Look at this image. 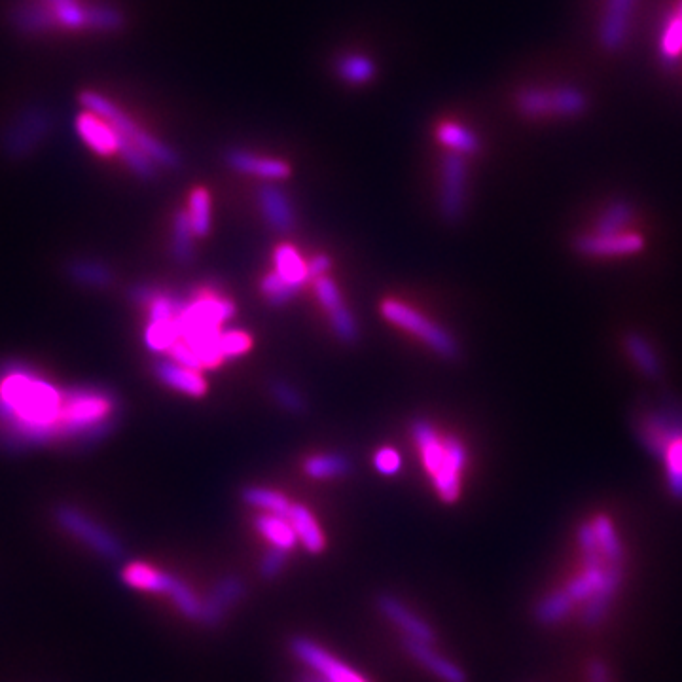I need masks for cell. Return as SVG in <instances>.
<instances>
[{"mask_svg": "<svg viewBox=\"0 0 682 682\" xmlns=\"http://www.w3.org/2000/svg\"><path fill=\"white\" fill-rule=\"evenodd\" d=\"M67 389L31 364H0V448L29 451L65 440Z\"/></svg>", "mask_w": 682, "mask_h": 682, "instance_id": "cell-1", "label": "cell"}, {"mask_svg": "<svg viewBox=\"0 0 682 682\" xmlns=\"http://www.w3.org/2000/svg\"><path fill=\"white\" fill-rule=\"evenodd\" d=\"M576 540L580 546V575L565 584V592L582 605L580 620L586 628L599 626L611 611L612 601L624 584V561H614L599 550L592 521L578 527Z\"/></svg>", "mask_w": 682, "mask_h": 682, "instance_id": "cell-2", "label": "cell"}, {"mask_svg": "<svg viewBox=\"0 0 682 682\" xmlns=\"http://www.w3.org/2000/svg\"><path fill=\"white\" fill-rule=\"evenodd\" d=\"M80 105L84 110H90L93 114L105 118L110 126L114 127L126 141L135 144L139 150H143L148 158H152L156 165L177 169L180 165V156L169 146L162 143L158 137L148 133L139 126L127 112L118 107L114 101H110L105 95L97 91H84L80 95Z\"/></svg>", "mask_w": 682, "mask_h": 682, "instance_id": "cell-3", "label": "cell"}, {"mask_svg": "<svg viewBox=\"0 0 682 682\" xmlns=\"http://www.w3.org/2000/svg\"><path fill=\"white\" fill-rule=\"evenodd\" d=\"M46 31H116L124 25L122 14L107 4L82 0H35Z\"/></svg>", "mask_w": 682, "mask_h": 682, "instance_id": "cell-4", "label": "cell"}, {"mask_svg": "<svg viewBox=\"0 0 682 682\" xmlns=\"http://www.w3.org/2000/svg\"><path fill=\"white\" fill-rule=\"evenodd\" d=\"M588 95L576 86H527L516 95V108L521 116L537 120L546 116L576 118L588 110Z\"/></svg>", "mask_w": 682, "mask_h": 682, "instance_id": "cell-5", "label": "cell"}, {"mask_svg": "<svg viewBox=\"0 0 682 682\" xmlns=\"http://www.w3.org/2000/svg\"><path fill=\"white\" fill-rule=\"evenodd\" d=\"M54 520L72 539L82 542L103 559L118 561L126 554L122 540L74 504H59L54 510Z\"/></svg>", "mask_w": 682, "mask_h": 682, "instance_id": "cell-6", "label": "cell"}, {"mask_svg": "<svg viewBox=\"0 0 682 682\" xmlns=\"http://www.w3.org/2000/svg\"><path fill=\"white\" fill-rule=\"evenodd\" d=\"M381 313L387 321L412 332L419 340L431 345L438 355H442L446 359L457 357L459 347H457V341L453 340V336L449 334L448 330L432 323L431 319H427L425 315H421L413 307L406 306L404 302H398V300H385L381 306Z\"/></svg>", "mask_w": 682, "mask_h": 682, "instance_id": "cell-7", "label": "cell"}, {"mask_svg": "<svg viewBox=\"0 0 682 682\" xmlns=\"http://www.w3.org/2000/svg\"><path fill=\"white\" fill-rule=\"evenodd\" d=\"M637 440L648 453L662 461L667 446L682 434V408L665 404L658 410L639 415L635 423Z\"/></svg>", "mask_w": 682, "mask_h": 682, "instance_id": "cell-8", "label": "cell"}, {"mask_svg": "<svg viewBox=\"0 0 682 682\" xmlns=\"http://www.w3.org/2000/svg\"><path fill=\"white\" fill-rule=\"evenodd\" d=\"M52 127V118L44 108H29L6 127L2 133V150L12 160H21L35 152L36 146L46 139Z\"/></svg>", "mask_w": 682, "mask_h": 682, "instance_id": "cell-9", "label": "cell"}, {"mask_svg": "<svg viewBox=\"0 0 682 682\" xmlns=\"http://www.w3.org/2000/svg\"><path fill=\"white\" fill-rule=\"evenodd\" d=\"M290 652L306 664L313 673L328 682H368L353 667L343 664L336 656H332L326 648L313 643L307 637H294L290 641Z\"/></svg>", "mask_w": 682, "mask_h": 682, "instance_id": "cell-10", "label": "cell"}, {"mask_svg": "<svg viewBox=\"0 0 682 682\" xmlns=\"http://www.w3.org/2000/svg\"><path fill=\"white\" fill-rule=\"evenodd\" d=\"M467 203V162L461 154L448 152L442 160L440 211L449 222H457Z\"/></svg>", "mask_w": 682, "mask_h": 682, "instance_id": "cell-11", "label": "cell"}, {"mask_svg": "<svg viewBox=\"0 0 682 682\" xmlns=\"http://www.w3.org/2000/svg\"><path fill=\"white\" fill-rule=\"evenodd\" d=\"M637 0H607L599 21L597 38L605 52L618 54L624 50L631 29V16Z\"/></svg>", "mask_w": 682, "mask_h": 682, "instance_id": "cell-12", "label": "cell"}, {"mask_svg": "<svg viewBox=\"0 0 682 682\" xmlns=\"http://www.w3.org/2000/svg\"><path fill=\"white\" fill-rule=\"evenodd\" d=\"M243 595H245V584L241 578L234 575L220 578L213 586V590L207 593V597L201 599L199 624H203L205 628L220 626L228 611L243 599Z\"/></svg>", "mask_w": 682, "mask_h": 682, "instance_id": "cell-13", "label": "cell"}, {"mask_svg": "<svg viewBox=\"0 0 682 682\" xmlns=\"http://www.w3.org/2000/svg\"><path fill=\"white\" fill-rule=\"evenodd\" d=\"M74 129L80 141L97 156H103V158L118 156L122 137L105 118L93 114L90 110H82L74 120Z\"/></svg>", "mask_w": 682, "mask_h": 682, "instance_id": "cell-14", "label": "cell"}, {"mask_svg": "<svg viewBox=\"0 0 682 682\" xmlns=\"http://www.w3.org/2000/svg\"><path fill=\"white\" fill-rule=\"evenodd\" d=\"M444 461L438 472L432 476L438 495L446 503H455L461 491V472L467 465V449L459 438L448 436L444 442Z\"/></svg>", "mask_w": 682, "mask_h": 682, "instance_id": "cell-15", "label": "cell"}, {"mask_svg": "<svg viewBox=\"0 0 682 682\" xmlns=\"http://www.w3.org/2000/svg\"><path fill=\"white\" fill-rule=\"evenodd\" d=\"M576 251L584 256L611 258V256H631L645 249V237L641 234H588L580 235L575 241Z\"/></svg>", "mask_w": 682, "mask_h": 682, "instance_id": "cell-16", "label": "cell"}, {"mask_svg": "<svg viewBox=\"0 0 682 682\" xmlns=\"http://www.w3.org/2000/svg\"><path fill=\"white\" fill-rule=\"evenodd\" d=\"M377 609L389 622H393L396 628L404 631L406 639L432 645L434 631H432L431 626L423 618H419L415 612L410 611L395 595H391V593L379 595L377 597Z\"/></svg>", "mask_w": 682, "mask_h": 682, "instance_id": "cell-17", "label": "cell"}, {"mask_svg": "<svg viewBox=\"0 0 682 682\" xmlns=\"http://www.w3.org/2000/svg\"><path fill=\"white\" fill-rule=\"evenodd\" d=\"M226 162L237 173H245V175L260 177V179L283 180L290 175V165L283 160L262 158V156H256V154H252L249 150H243V148L230 150L226 154Z\"/></svg>", "mask_w": 682, "mask_h": 682, "instance_id": "cell-18", "label": "cell"}, {"mask_svg": "<svg viewBox=\"0 0 682 682\" xmlns=\"http://www.w3.org/2000/svg\"><path fill=\"white\" fill-rule=\"evenodd\" d=\"M258 201H260L262 215L271 228H275L277 232H290L294 228L296 216H294L292 203L277 184H270V182L262 184L258 188Z\"/></svg>", "mask_w": 682, "mask_h": 682, "instance_id": "cell-19", "label": "cell"}, {"mask_svg": "<svg viewBox=\"0 0 682 682\" xmlns=\"http://www.w3.org/2000/svg\"><path fill=\"white\" fill-rule=\"evenodd\" d=\"M404 648L417 664L423 665L434 677L444 682H467V673L446 656L438 654L429 643L404 639Z\"/></svg>", "mask_w": 682, "mask_h": 682, "instance_id": "cell-20", "label": "cell"}, {"mask_svg": "<svg viewBox=\"0 0 682 682\" xmlns=\"http://www.w3.org/2000/svg\"><path fill=\"white\" fill-rule=\"evenodd\" d=\"M154 376L163 385L179 391L182 395L203 396L207 393V381L198 370H190L186 366H180L175 360H158L154 366Z\"/></svg>", "mask_w": 682, "mask_h": 682, "instance_id": "cell-21", "label": "cell"}, {"mask_svg": "<svg viewBox=\"0 0 682 682\" xmlns=\"http://www.w3.org/2000/svg\"><path fill=\"white\" fill-rule=\"evenodd\" d=\"M122 580L126 586L133 588V590H139V592L169 595L179 578L137 561V563H129L126 569L122 571Z\"/></svg>", "mask_w": 682, "mask_h": 682, "instance_id": "cell-22", "label": "cell"}, {"mask_svg": "<svg viewBox=\"0 0 682 682\" xmlns=\"http://www.w3.org/2000/svg\"><path fill=\"white\" fill-rule=\"evenodd\" d=\"M288 521L298 537V542L304 544L307 552L319 554L324 550V535L313 514L302 504H290L287 514Z\"/></svg>", "mask_w": 682, "mask_h": 682, "instance_id": "cell-23", "label": "cell"}, {"mask_svg": "<svg viewBox=\"0 0 682 682\" xmlns=\"http://www.w3.org/2000/svg\"><path fill=\"white\" fill-rule=\"evenodd\" d=\"M412 434L417 448L421 451L423 465L434 476L444 461V444L440 442L436 429L427 419H415L412 423Z\"/></svg>", "mask_w": 682, "mask_h": 682, "instance_id": "cell-24", "label": "cell"}, {"mask_svg": "<svg viewBox=\"0 0 682 682\" xmlns=\"http://www.w3.org/2000/svg\"><path fill=\"white\" fill-rule=\"evenodd\" d=\"M254 525L258 529V533L268 540L273 548H281V550L290 552L298 544V537H296L287 516L262 514L254 520Z\"/></svg>", "mask_w": 682, "mask_h": 682, "instance_id": "cell-25", "label": "cell"}, {"mask_svg": "<svg viewBox=\"0 0 682 682\" xmlns=\"http://www.w3.org/2000/svg\"><path fill=\"white\" fill-rule=\"evenodd\" d=\"M336 72L349 86H364L376 78L377 65L364 54H343L336 61Z\"/></svg>", "mask_w": 682, "mask_h": 682, "instance_id": "cell-26", "label": "cell"}, {"mask_svg": "<svg viewBox=\"0 0 682 682\" xmlns=\"http://www.w3.org/2000/svg\"><path fill=\"white\" fill-rule=\"evenodd\" d=\"M67 275L74 283L82 287L107 288L112 285L114 273L108 268L107 264L99 260H88V258H76L67 266Z\"/></svg>", "mask_w": 682, "mask_h": 682, "instance_id": "cell-27", "label": "cell"}, {"mask_svg": "<svg viewBox=\"0 0 682 682\" xmlns=\"http://www.w3.org/2000/svg\"><path fill=\"white\" fill-rule=\"evenodd\" d=\"M436 137L449 148V152L457 154H476L482 148L480 137L472 129L457 122H442L436 129Z\"/></svg>", "mask_w": 682, "mask_h": 682, "instance_id": "cell-28", "label": "cell"}, {"mask_svg": "<svg viewBox=\"0 0 682 682\" xmlns=\"http://www.w3.org/2000/svg\"><path fill=\"white\" fill-rule=\"evenodd\" d=\"M575 609V601L561 588V590L548 593L540 599L537 607H535V618L544 626H554V624L563 622L565 618H569Z\"/></svg>", "mask_w": 682, "mask_h": 682, "instance_id": "cell-29", "label": "cell"}, {"mask_svg": "<svg viewBox=\"0 0 682 682\" xmlns=\"http://www.w3.org/2000/svg\"><path fill=\"white\" fill-rule=\"evenodd\" d=\"M273 260H275V271L285 281L296 285V287L304 288L307 283L306 262L292 245L277 247L275 254H273Z\"/></svg>", "mask_w": 682, "mask_h": 682, "instance_id": "cell-30", "label": "cell"}, {"mask_svg": "<svg viewBox=\"0 0 682 682\" xmlns=\"http://www.w3.org/2000/svg\"><path fill=\"white\" fill-rule=\"evenodd\" d=\"M626 351L631 360L637 364V368L647 377H658L662 374V362L654 353L652 345L641 334H629L624 340Z\"/></svg>", "mask_w": 682, "mask_h": 682, "instance_id": "cell-31", "label": "cell"}, {"mask_svg": "<svg viewBox=\"0 0 682 682\" xmlns=\"http://www.w3.org/2000/svg\"><path fill=\"white\" fill-rule=\"evenodd\" d=\"M304 470L307 476L315 480H328V478H340L349 474L351 463L341 453H324V455L309 457L304 463Z\"/></svg>", "mask_w": 682, "mask_h": 682, "instance_id": "cell-32", "label": "cell"}, {"mask_svg": "<svg viewBox=\"0 0 682 682\" xmlns=\"http://www.w3.org/2000/svg\"><path fill=\"white\" fill-rule=\"evenodd\" d=\"M180 341V328L177 319L148 323L144 328V343L154 353H169L173 345Z\"/></svg>", "mask_w": 682, "mask_h": 682, "instance_id": "cell-33", "label": "cell"}, {"mask_svg": "<svg viewBox=\"0 0 682 682\" xmlns=\"http://www.w3.org/2000/svg\"><path fill=\"white\" fill-rule=\"evenodd\" d=\"M633 215H635V211H633L629 201L626 199L612 201L611 205L605 209V213L599 216L595 234H622L631 224Z\"/></svg>", "mask_w": 682, "mask_h": 682, "instance_id": "cell-34", "label": "cell"}, {"mask_svg": "<svg viewBox=\"0 0 682 682\" xmlns=\"http://www.w3.org/2000/svg\"><path fill=\"white\" fill-rule=\"evenodd\" d=\"M243 501L264 510L266 514H279V516H287L288 508H290V501L283 493L273 491L268 487H247L243 491Z\"/></svg>", "mask_w": 682, "mask_h": 682, "instance_id": "cell-35", "label": "cell"}, {"mask_svg": "<svg viewBox=\"0 0 682 682\" xmlns=\"http://www.w3.org/2000/svg\"><path fill=\"white\" fill-rule=\"evenodd\" d=\"M188 218L196 237H205L211 232V196L205 188H196L188 201Z\"/></svg>", "mask_w": 682, "mask_h": 682, "instance_id": "cell-36", "label": "cell"}, {"mask_svg": "<svg viewBox=\"0 0 682 682\" xmlns=\"http://www.w3.org/2000/svg\"><path fill=\"white\" fill-rule=\"evenodd\" d=\"M682 55V16L673 14L665 21L660 36V57L667 67H675Z\"/></svg>", "mask_w": 682, "mask_h": 682, "instance_id": "cell-37", "label": "cell"}, {"mask_svg": "<svg viewBox=\"0 0 682 682\" xmlns=\"http://www.w3.org/2000/svg\"><path fill=\"white\" fill-rule=\"evenodd\" d=\"M194 232L186 211H179L173 218V243L171 251L179 262H190L194 258Z\"/></svg>", "mask_w": 682, "mask_h": 682, "instance_id": "cell-38", "label": "cell"}, {"mask_svg": "<svg viewBox=\"0 0 682 682\" xmlns=\"http://www.w3.org/2000/svg\"><path fill=\"white\" fill-rule=\"evenodd\" d=\"M662 463L665 467V480L669 493L682 501V434L677 436L665 449Z\"/></svg>", "mask_w": 682, "mask_h": 682, "instance_id": "cell-39", "label": "cell"}, {"mask_svg": "<svg viewBox=\"0 0 682 682\" xmlns=\"http://www.w3.org/2000/svg\"><path fill=\"white\" fill-rule=\"evenodd\" d=\"M300 290L302 288L285 281L277 271L268 273L262 279V292H264V296L270 300V304H273V306L287 304L288 300H292Z\"/></svg>", "mask_w": 682, "mask_h": 682, "instance_id": "cell-40", "label": "cell"}, {"mask_svg": "<svg viewBox=\"0 0 682 682\" xmlns=\"http://www.w3.org/2000/svg\"><path fill=\"white\" fill-rule=\"evenodd\" d=\"M167 597L175 603V607L179 609L182 616L198 622L201 599H199L198 595L194 593V590L186 582H182L179 578Z\"/></svg>", "mask_w": 682, "mask_h": 682, "instance_id": "cell-41", "label": "cell"}, {"mask_svg": "<svg viewBox=\"0 0 682 682\" xmlns=\"http://www.w3.org/2000/svg\"><path fill=\"white\" fill-rule=\"evenodd\" d=\"M330 315V323H332V328L336 332V336L340 338L341 341H347V343H353V341L359 338V324L355 321L353 313L345 307V304L341 306L334 307L328 311Z\"/></svg>", "mask_w": 682, "mask_h": 682, "instance_id": "cell-42", "label": "cell"}, {"mask_svg": "<svg viewBox=\"0 0 682 682\" xmlns=\"http://www.w3.org/2000/svg\"><path fill=\"white\" fill-rule=\"evenodd\" d=\"M252 340L247 332L241 330H222L220 334V351L224 359H235L241 357L251 349Z\"/></svg>", "mask_w": 682, "mask_h": 682, "instance_id": "cell-43", "label": "cell"}, {"mask_svg": "<svg viewBox=\"0 0 682 682\" xmlns=\"http://www.w3.org/2000/svg\"><path fill=\"white\" fill-rule=\"evenodd\" d=\"M271 391H273L275 400L290 412H304L306 410L304 396L300 395L292 385H288L285 381H275Z\"/></svg>", "mask_w": 682, "mask_h": 682, "instance_id": "cell-44", "label": "cell"}, {"mask_svg": "<svg viewBox=\"0 0 682 682\" xmlns=\"http://www.w3.org/2000/svg\"><path fill=\"white\" fill-rule=\"evenodd\" d=\"M287 563V550L271 546L270 550L262 557V561H260V575L264 576L266 580H271V578H275L287 567Z\"/></svg>", "mask_w": 682, "mask_h": 682, "instance_id": "cell-45", "label": "cell"}, {"mask_svg": "<svg viewBox=\"0 0 682 682\" xmlns=\"http://www.w3.org/2000/svg\"><path fill=\"white\" fill-rule=\"evenodd\" d=\"M315 292H317V298L321 300V304H323L326 311H330V309H334V307L343 304L340 288H338V285H336L328 275H324V277L315 281Z\"/></svg>", "mask_w": 682, "mask_h": 682, "instance_id": "cell-46", "label": "cell"}, {"mask_svg": "<svg viewBox=\"0 0 682 682\" xmlns=\"http://www.w3.org/2000/svg\"><path fill=\"white\" fill-rule=\"evenodd\" d=\"M374 465H376L377 472H381L385 476H393L402 467V457L393 448L377 449L376 455H374Z\"/></svg>", "mask_w": 682, "mask_h": 682, "instance_id": "cell-47", "label": "cell"}, {"mask_svg": "<svg viewBox=\"0 0 682 682\" xmlns=\"http://www.w3.org/2000/svg\"><path fill=\"white\" fill-rule=\"evenodd\" d=\"M169 355V359L175 360L177 364H180V366H186V368H190V370H198V372H201L203 370V366H201V362H199L198 355L188 347V345H184L182 341H179L177 345H173L171 347V351L167 353Z\"/></svg>", "mask_w": 682, "mask_h": 682, "instance_id": "cell-48", "label": "cell"}, {"mask_svg": "<svg viewBox=\"0 0 682 682\" xmlns=\"http://www.w3.org/2000/svg\"><path fill=\"white\" fill-rule=\"evenodd\" d=\"M332 268V262L326 254H319L315 258H311L309 262H306L307 270V281H317L324 277L328 271Z\"/></svg>", "mask_w": 682, "mask_h": 682, "instance_id": "cell-49", "label": "cell"}, {"mask_svg": "<svg viewBox=\"0 0 682 682\" xmlns=\"http://www.w3.org/2000/svg\"><path fill=\"white\" fill-rule=\"evenodd\" d=\"M160 288L154 287V285H135V287L129 288V298L133 304H139V306H148L152 302V298L158 294Z\"/></svg>", "mask_w": 682, "mask_h": 682, "instance_id": "cell-50", "label": "cell"}, {"mask_svg": "<svg viewBox=\"0 0 682 682\" xmlns=\"http://www.w3.org/2000/svg\"><path fill=\"white\" fill-rule=\"evenodd\" d=\"M586 682H612L609 665L603 660H592L586 669Z\"/></svg>", "mask_w": 682, "mask_h": 682, "instance_id": "cell-51", "label": "cell"}, {"mask_svg": "<svg viewBox=\"0 0 682 682\" xmlns=\"http://www.w3.org/2000/svg\"><path fill=\"white\" fill-rule=\"evenodd\" d=\"M296 682H328V681H326V679H323V677H319L317 673H313V671H311V673H304V675H300V677H298V681Z\"/></svg>", "mask_w": 682, "mask_h": 682, "instance_id": "cell-52", "label": "cell"}, {"mask_svg": "<svg viewBox=\"0 0 682 682\" xmlns=\"http://www.w3.org/2000/svg\"><path fill=\"white\" fill-rule=\"evenodd\" d=\"M677 14H681L682 16V0L679 2V10H677Z\"/></svg>", "mask_w": 682, "mask_h": 682, "instance_id": "cell-53", "label": "cell"}]
</instances>
